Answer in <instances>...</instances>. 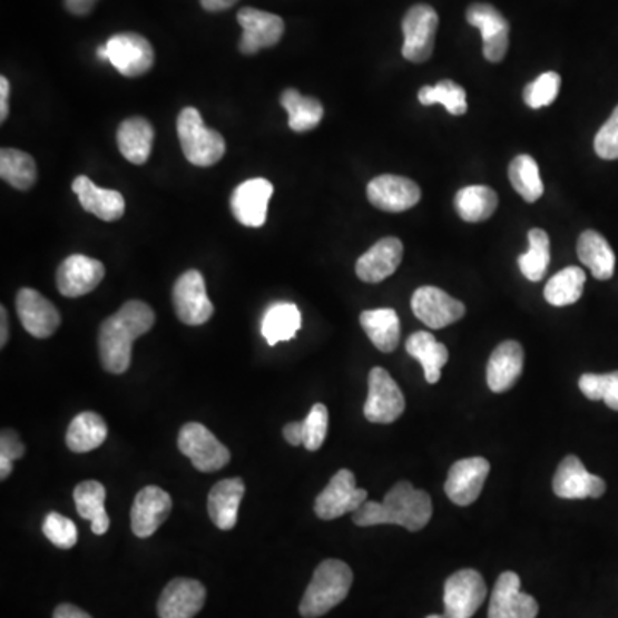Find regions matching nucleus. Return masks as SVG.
Returning a JSON list of instances; mask_svg holds the SVG:
<instances>
[{"label": "nucleus", "instance_id": "f257e3e1", "mask_svg": "<svg viewBox=\"0 0 618 618\" xmlns=\"http://www.w3.org/2000/svg\"><path fill=\"white\" fill-rule=\"evenodd\" d=\"M155 323V313L143 301H128L119 312L100 325L98 351L104 370L122 375L131 366L133 344L148 334Z\"/></svg>", "mask_w": 618, "mask_h": 618}, {"label": "nucleus", "instance_id": "f03ea898", "mask_svg": "<svg viewBox=\"0 0 618 618\" xmlns=\"http://www.w3.org/2000/svg\"><path fill=\"white\" fill-rule=\"evenodd\" d=\"M433 516V503L428 491L416 490L409 481H399L386 491L382 503L364 502L353 512V522L360 528L371 526H402L408 531L426 528Z\"/></svg>", "mask_w": 618, "mask_h": 618}, {"label": "nucleus", "instance_id": "7ed1b4c3", "mask_svg": "<svg viewBox=\"0 0 618 618\" xmlns=\"http://www.w3.org/2000/svg\"><path fill=\"white\" fill-rule=\"evenodd\" d=\"M353 570L342 560H323L313 573L304 592L300 614L304 618H318L341 605L353 588Z\"/></svg>", "mask_w": 618, "mask_h": 618}, {"label": "nucleus", "instance_id": "20e7f679", "mask_svg": "<svg viewBox=\"0 0 618 618\" xmlns=\"http://www.w3.org/2000/svg\"><path fill=\"white\" fill-rule=\"evenodd\" d=\"M177 136L184 157L196 167H212L225 154L220 133L206 128L202 114L195 107H186L177 117Z\"/></svg>", "mask_w": 618, "mask_h": 618}, {"label": "nucleus", "instance_id": "39448f33", "mask_svg": "<svg viewBox=\"0 0 618 618\" xmlns=\"http://www.w3.org/2000/svg\"><path fill=\"white\" fill-rule=\"evenodd\" d=\"M405 399L398 382L389 371L376 366L367 375V399L364 404V418L370 423L390 424L402 416Z\"/></svg>", "mask_w": 618, "mask_h": 618}, {"label": "nucleus", "instance_id": "423d86ee", "mask_svg": "<svg viewBox=\"0 0 618 618\" xmlns=\"http://www.w3.org/2000/svg\"><path fill=\"white\" fill-rule=\"evenodd\" d=\"M177 447L199 472H214L230 462L227 447L218 442L217 436L202 423H186L180 428Z\"/></svg>", "mask_w": 618, "mask_h": 618}, {"label": "nucleus", "instance_id": "0eeeda50", "mask_svg": "<svg viewBox=\"0 0 618 618\" xmlns=\"http://www.w3.org/2000/svg\"><path fill=\"white\" fill-rule=\"evenodd\" d=\"M366 500L367 491L356 487L354 472L341 469L316 497L315 513L322 521H334L345 513L356 512Z\"/></svg>", "mask_w": 618, "mask_h": 618}, {"label": "nucleus", "instance_id": "6e6552de", "mask_svg": "<svg viewBox=\"0 0 618 618\" xmlns=\"http://www.w3.org/2000/svg\"><path fill=\"white\" fill-rule=\"evenodd\" d=\"M488 589L483 576L474 569L452 573L443 589L447 618H471L487 600Z\"/></svg>", "mask_w": 618, "mask_h": 618}, {"label": "nucleus", "instance_id": "1a4fd4ad", "mask_svg": "<svg viewBox=\"0 0 618 618\" xmlns=\"http://www.w3.org/2000/svg\"><path fill=\"white\" fill-rule=\"evenodd\" d=\"M436 28H439V14L435 9L426 4L412 6L402 21L404 59L416 65L426 62L435 47Z\"/></svg>", "mask_w": 618, "mask_h": 618}, {"label": "nucleus", "instance_id": "9d476101", "mask_svg": "<svg viewBox=\"0 0 618 618\" xmlns=\"http://www.w3.org/2000/svg\"><path fill=\"white\" fill-rule=\"evenodd\" d=\"M177 318L189 326L203 325L214 316L215 307L206 294V284L198 271L184 272L173 288Z\"/></svg>", "mask_w": 618, "mask_h": 618}, {"label": "nucleus", "instance_id": "9b49d317", "mask_svg": "<svg viewBox=\"0 0 618 618\" xmlns=\"http://www.w3.org/2000/svg\"><path fill=\"white\" fill-rule=\"evenodd\" d=\"M106 47L110 65L126 78H138L154 68V47L141 35H114L107 40Z\"/></svg>", "mask_w": 618, "mask_h": 618}, {"label": "nucleus", "instance_id": "f8f14e48", "mask_svg": "<svg viewBox=\"0 0 618 618\" xmlns=\"http://www.w3.org/2000/svg\"><path fill=\"white\" fill-rule=\"evenodd\" d=\"M237 21L243 28L239 50L246 56H255L262 49L277 46L285 31L284 19L272 12L255 8H243L237 12Z\"/></svg>", "mask_w": 618, "mask_h": 618}, {"label": "nucleus", "instance_id": "ddd939ff", "mask_svg": "<svg viewBox=\"0 0 618 618\" xmlns=\"http://www.w3.org/2000/svg\"><path fill=\"white\" fill-rule=\"evenodd\" d=\"M607 491L604 478L595 477L576 455H567L555 471L553 493L563 500L600 499Z\"/></svg>", "mask_w": 618, "mask_h": 618}, {"label": "nucleus", "instance_id": "4468645a", "mask_svg": "<svg viewBox=\"0 0 618 618\" xmlns=\"http://www.w3.org/2000/svg\"><path fill=\"white\" fill-rule=\"evenodd\" d=\"M412 312L430 328H445L462 320L465 306L455 297L449 296L442 288L424 285L412 294Z\"/></svg>", "mask_w": 618, "mask_h": 618}, {"label": "nucleus", "instance_id": "2eb2a0df", "mask_svg": "<svg viewBox=\"0 0 618 618\" xmlns=\"http://www.w3.org/2000/svg\"><path fill=\"white\" fill-rule=\"evenodd\" d=\"M538 611V601L521 591V577L510 570L500 573L491 591L488 618H536Z\"/></svg>", "mask_w": 618, "mask_h": 618}, {"label": "nucleus", "instance_id": "dca6fc26", "mask_svg": "<svg viewBox=\"0 0 618 618\" xmlns=\"http://www.w3.org/2000/svg\"><path fill=\"white\" fill-rule=\"evenodd\" d=\"M488 474H490V462L487 459H461L450 468L445 481L447 497L455 506H471L480 499Z\"/></svg>", "mask_w": 618, "mask_h": 618}, {"label": "nucleus", "instance_id": "f3484780", "mask_svg": "<svg viewBox=\"0 0 618 618\" xmlns=\"http://www.w3.org/2000/svg\"><path fill=\"white\" fill-rule=\"evenodd\" d=\"M106 277V266L85 255H71L57 268V288L66 297L90 294Z\"/></svg>", "mask_w": 618, "mask_h": 618}, {"label": "nucleus", "instance_id": "a211bd4d", "mask_svg": "<svg viewBox=\"0 0 618 618\" xmlns=\"http://www.w3.org/2000/svg\"><path fill=\"white\" fill-rule=\"evenodd\" d=\"M465 19L469 24L481 31L484 59L494 65L503 60L509 50V21L493 6L481 4V2L469 6Z\"/></svg>", "mask_w": 618, "mask_h": 618}, {"label": "nucleus", "instance_id": "6ab92c4d", "mask_svg": "<svg viewBox=\"0 0 618 618\" xmlns=\"http://www.w3.org/2000/svg\"><path fill=\"white\" fill-rule=\"evenodd\" d=\"M367 199L371 205L390 214H401L416 206L421 199V189L414 180L401 176L375 177L367 184Z\"/></svg>", "mask_w": 618, "mask_h": 618}, {"label": "nucleus", "instance_id": "aec40b11", "mask_svg": "<svg viewBox=\"0 0 618 618\" xmlns=\"http://www.w3.org/2000/svg\"><path fill=\"white\" fill-rule=\"evenodd\" d=\"M272 195L274 184L271 180L262 177L244 180L230 196V212L234 218L246 227H262L266 222V210Z\"/></svg>", "mask_w": 618, "mask_h": 618}, {"label": "nucleus", "instance_id": "412c9836", "mask_svg": "<svg viewBox=\"0 0 618 618\" xmlns=\"http://www.w3.org/2000/svg\"><path fill=\"white\" fill-rule=\"evenodd\" d=\"M16 310L19 322L33 337H52L59 328L60 315L57 307L35 288L24 287L19 291L16 296Z\"/></svg>", "mask_w": 618, "mask_h": 618}, {"label": "nucleus", "instance_id": "4be33fe9", "mask_svg": "<svg viewBox=\"0 0 618 618\" xmlns=\"http://www.w3.org/2000/svg\"><path fill=\"white\" fill-rule=\"evenodd\" d=\"M173 510V499L158 487H145L136 494L131 507V529L135 536L145 540L158 531Z\"/></svg>", "mask_w": 618, "mask_h": 618}, {"label": "nucleus", "instance_id": "5701e85b", "mask_svg": "<svg viewBox=\"0 0 618 618\" xmlns=\"http://www.w3.org/2000/svg\"><path fill=\"white\" fill-rule=\"evenodd\" d=\"M206 600L205 586L195 579L177 577L165 586L158 600L160 618H193L202 611Z\"/></svg>", "mask_w": 618, "mask_h": 618}, {"label": "nucleus", "instance_id": "b1692460", "mask_svg": "<svg viewBox=\"0 0 618 618\" xmlns=\"http://www.w3.org/2000/svg\"><path fill=\"white\" fill-rule=\"evenodd\" d=\"M404 256V246L398 237H383L371 246L356 263V275L366 284H379L394 275Z\"/></svg>", "mask_w": 618, "mask_h": 618}, {"label": "nucleus", "instance_id": "393cba45", "mask_svg": "<svg viewBox=\"0 0 618 618\" xmlns=\"http://www.w3.org/2000/svg\"><path fill=\"white\" fill-rule=\"evenodd\" d=\"M524 349L519 342L506 341L491 353L487 366V382L491 392L503 394L521 379Z\"/></svg>", "mask_w": 618, "mask_h": 618}, {"label": "nucleus", "instance_id": "a878e982", "mask_svg": "<svg viewBox=\"0 0 618 618\" xmlns=\"http://www.w3.org/2000/svg\"><path fill=\"white\" fill-rule=\"evenodd\" d=\"M72 192L88 214L104 222H116L126 212L124 196L116 189L98 188L97 184L87 176H78L72 180Z\"/></svg>", "mask_w": 618, "mask_h": 618}, {"label": "nucleus", "instance_id": "bb28decb", "mask_svg": "<svg viewBox=\"0 0 618 618\" xmlns=\"http://www.w3.org/2000/svg\"><path fill=\"white\" fill-rule=\"evenodd\" d=\"M244 481L241 478L218 481L208 494V516L222 531H230L237 524L241 500H243Z\"/></svg>", "mask_w": 618, "mask_h": 618}, {"label": "nucleus", "instance_id": "cd10ccee", "mask_svg": "<svg viewBox=\"0 0 618 618\" xmlns=\"http://www.w3.org/2000/svg\"><path fill=\"white\" fill-rule=\"evenodd\" d=\"M154 139V126L145 117H129L117 129V147L122 157L135 165L147 164Z\"/></svg>", "mask_w": 618, "mask_h": 618}, {"label": "nucleus", "instance_id": "c85d7f7f", "mask_svg": "<svg viewBox=\"0 0 618 618\" xmlns=\"http://www.w3.org/2000/svg\"><path fill=\"white\" fill-rule=\"evenodd\" d=\"M405 351L423 366L424 379L431 385L442 379V367L449 363V351L430 332H416L405 342Z\"/></svg>", "mask_w": 618, "mask_h": 618}, {"label": "nucleus", "instance_id": "c756f323", "mask_svg": "<svg viewBox=\"0 0 618 618\" xmlns=\"http://www.w3.org/2000/svg\"><path fill=\"white\" fill-rule=\"evenodd\" d=\"M361 326L379 351L394 353L401 341V320L395 310L380 307L361 313Z\"/></svg>", "mask_w": 618, "mask_h": 618}, {"label": "nucleus", "instance_id": "7c9ffc66", "mask_svg": "<svg viewBox=\"0 0 618 618\" xmlns=\"http://www.w3.org/2000/svg\"><path fill=\"white\" fill-rule=\"evenodd\" d=\"M72 497L79 516L91 522L94 534H106L110 528V518L106 512V487L95 480L82 481L75 488Z\"/></svg>", "mask_w": 618, "mask_h": 618}, {"label": "nucleus", "instance_id": "2f4dec72", "mask_svg": "<svg viewBox=\"0 0 618 618\" xmlns=\"http://www.w3.org/2000/svg\"><path fill=\"white\" fill-rule=\"evenodd\" d=\"M577 256L588 266L592 277L608 281L614 277L615 253L608 241L596 230H586L577 241Z\"/></svg>", "mask_w": 618, "mask_h": 618}, {"label": "nucleus", "instance_id": "473e14b6", "mask_svg": "<svg viewBox=\"0 0 618 618\" xmlns=\"http://www.w3.org/2000/svg\"><path fill=\"white\" fill-rule=\"evenodd\" d=\"M281 106L287 110L288 128L294 133H307L318 128L325 116L322 101L313 97H304L296 88L282 91Z\"/></svg>", "mask_w": 618, "mask_h": 618}, {"label": "nucleus", "instance_id": "72a5a7b5", "mask_svg": "<svg viewBox=\"0 0 618 618\" xmlns=\"http://www.w3.org/2000/svg\"><path fill=\"white\" fill-rule=\"evenodd\" d=\"M107 423L97 412L85 411L69 424L66 433L68 449L75 453H87L98 449L107 440Z\"/></svg>", "mask_w": 618, "mask_h": 618}, {"label": "nucleus", "instance_id": "f704fd0d", "mask_svg": "<svg viewBox=\"0 0 618 618\" xmlns=\"http://www.w3.org/2000/svg\"><path fill=\"white\" fill-rule=\"evenodd\" d=\"M301 328L300 307L293 303H275L265 312L262 322V334L268 345L291 341Z\"/></svg>", "mask_w": 618, "mask_h": 618}, {"label": "nucleus", "instance_id": "c9c22d12", "mask_svg": "<svg viewBox=\"0 0 618 618\" xmlns=\"http://www.w3.org/2000/svg\"><path fill=\"white\" fill-rule=\"evenodd\" d=\"M37 164L27 151L4 148L0 151V177L18 192H28L37 183Z\"/></svg>", "mask_w": 618, "mask_h": 618}, {"label": "nucleus", "instance_id": "e433bc0d", "mask_svg": "<svg viewBox=\"0 0 618 618\" xmlns=\"http://www.w3.org/2000/svg\"><path fill=\"white\" fill-rule=\"evenodd\" d=\"M499 206V196L488 186H468L455 195V210L465 222H483Z\"/></svg>", "mask_w": 618, "mask_h": 618}, {"label": "nucleus", "instance_id": "4c0bfd02", "mask_svg": "<svg viewBox=\"0 0 618 618\" xmlns=\"http://www.w3.org/2000/svg\"><path fill=\"white\" fill-rule=\"evenodd\" d=\"M585 285V271L579 266H567L547 282L543 296L551 306H569L581 300Z\"/></svg>", "mask_w": 618, "mask_h": 618}, {"label": "nucleus", "instance_id": "58836bf2", "mask_svg": "<svg viewBox=\"0 0 618 618\" xmlns=\"http://www.w3.org/2000/svg\"><path fill=\"white\" fill-rule=\"evenodd\" d=\"M509 179L512 188L528 203L538 202L543 196L540 167L531 155H519L510 161Z\"/></svg>", "mask_w": 618, "mask_h": 618}, {"label": "nucleus", "instance_id": "ea45409f", "mask_svg": "<svg viewBox=\"0 0 618 618\" xmlns=\"http://www.w3.org/2000/svg\"><path fill=\"white\" fill-rule=\"evenodd\" d=\"M528 239L529 249L519 256V268L528 281L540 282L550 265V237L543 229H531Z\"/></svg>", "mask_w": 618, "mask_h": 618}, {"label": "nucleus", "instance_id": "a19ab883", "mask_svg": "<svg viewBox=\"0 0 618 618\" xmlns=\"http://www.w3.org/2000/svg\"><path fill=\"white\" fill-rule=\"evenodd\" d=\"M418 100L426 107L442 104L452 116H464L468 112L464 88L459 87L458 82L450 81V79H443L435 87L421 88Z\"/></svg>", "mask_w": 618, "mask_h": 618}, {"label": "nucleus", "instance_id": "79ce46f5", "mask_svg": "<svg viewBox=\"0 0 618 618\" xmlns=\"http://www.w3.org/2000/svg\"><path fill=\"white\" fill-rule=\"evenodd\" d=\"M579 389L589 401H604L608 408L618 411V371L607 375L586 373L579 379Z\"/></svg>", "mask_w": 618, "mask_h": 618}, {"label": "nucleus", "instance_id": "37998d69", "mask_svg": "<svg viewBox=\"0 0 618 618\" xmlns=\"http://www.w3.org/2000/svg\"><path fill=\"white\" fill-rule=\"evenodd\" d=\"M560 81L562 79L553 71L538 76L534 81L529 82L528 87L524 88L522 98H524L526 106L531 107V109H543V107L551 106L557 95H559Z\"/></svg>", "mask_w": 618, "mask_h": 618}, {"label": "nucleus", "instance_id": "c03bdc74", "mask_svg": "<svg viewBox=\"0 0 618 618\" xmlns=\"http://www.w3.org/2000/svg\"><path fill=\"white\" fill-rule=\"evenodd\" d=\"M43 534L50 543L62 550H71L78 543V528L62 513L50 512L43 522Z\"/></svg>", "mask_w": 618, "mask_h": 618}, {"label": "nucleus", "instance_id": "a18cd8bd", "mask_svg": "<svg viewBox=\"0 0 618 618\" xmlns=\"http://www.w3.org/2000/svg\"><path fill=\"white\" fill-rule=\"evenodd\" d=\"M303 423V445L310 452H316L323 445L328 431V409L325 404H315Z\"/></svg>", "mask_w": 618, "mask_h": 618}, {"label": "nucleus", "instance_id": "49530a36", "mask_svg": "<svg viewBox=\"0 0 618 618\" xmlns=\"http://www.w3.org/2000/svg\"><path fill=\"white\" fill-rule=\"evenodd\" d=\"M595 151L604 160H618V107L596 135Z\"/></svg>", "mask_w": 618, "mask_h": 618}, {"label": "nucleus", "instance_id": "de8ad7c7", "mask_svg": "<svg viewBox=\"0 0 618 618\" xmlns=\"http://www.w3.org/2000/svg\"><path fill=\"white\" fill-rule=\"evenodd\" d=\"M24 445L19 439L18 433L12 430H2V435H0V459H9V461H18V459L23 458Z\"/></svg>", "mask_w": 618, "mask_h": 618}, {"label": "nucleus", "instance_id": "09e8293b", "mask_svg": "<svg viewBox=\"0 0 618 618\" xmlns=\"http://www.w3.org/2000/svg\"><path fill=\"white\" fill-rule=\"evenodd\" d=\"M97 0H65L66 9L75 16H87L94 11Z\"/></svg>", "mask_w": 618, "mask_h": 618}, {"label": "nucleus", "instance_id": "8fccbe9b", "mask_svg": "<svg viewBox=\"0 0 618 618\" xmlns=\"http://www.w3.org/2000/svg\"><path fill=\"white\" fill-rule=\"evenodd\" d=\"M9 94H11V85L6 76L0 78V120L4 122L9 116Z\"/></svg>", "mask_w": 618, "mask_h": 618}, {"label": "nucleus", "instance_id": "3c124183", "mask_svg": "<svg viewBox=\"0 0 618 618\" xmlns=\"http://www.w3.org/2000/svg\"><path fill=\"white\" fill-rule=\"evenodd\" d=\"M284 436L291 445H303V423H287L284 426Z\"/></svg>", "mask_w": 618, "mask_h": 618}, {"label": "nucleus", "instance_id": "603ef678", "mask_svg": "<svg viewBox=\"0 0 618 618\" xmlns=\"http://www.w3.org/2000/svg\"><path fill=\"white\" fill-rule=\"evenodd\" d=\"M53 618H91L87 611H82L81 608L75 607V605L62 604L56 608L53 611Z\"/></svg>", "mask_w": 618, "mask_h": 618}, {"label": "nucleus", "instance_id": "864d4df0", "mask_svg": "<svg viewBox=\"0 0 618 618\" xmlns=\"http://www.w3.org/2000/svg\"><path fill=\"white\" fill-rule=\"evenodd\" d=\"M202 2L203 9L208 12H220L225 9L233 8L237 0H199Z\"/></svg>", "mask_w": 618, "mask_h": 618}, {"label": "nucleus", "instance_id": "5fc2aeb1", "mask_svg": "<svg viewBox=\"0 0 618 618\" xmlns=\"http://www.w3.org/2000/svg\"><path fill=\"white\" fill-rule=\"evenodd\" d=\"M9 341L8 310L0 307V347H6Z\"/></svg>", "mask_w": 618, "mask_h": 618}, {"label": "nucleus", "instance_id": "6e6d98bb", "mask_svg": "<svg viewBox=\"0 0 618 618\" xmlns=\"http://www.w3.org/2000/svg\"><path fill=\"white\" fill-rule=\"evenodd\" d=\"M97 56H98V59L100 60H109V53H107V47L106 46L98 47Z\"/></svg>", "mask_w": 618, "mask_h": 618}, {"label": "nucleus", "instance_id": "4d7b16f0", "mask_svg": "<svg viewBox=\"0 0 618 618\" xmlns=\"http://www.w3.org/2000/svg\"><path fill=\"white\" fill-rule=\"evenodd\" d=\"M426 618H447L445 615H428Z\"/></svg>", "mask_w": 618, "mask_h": 618}]
</instances>
